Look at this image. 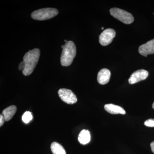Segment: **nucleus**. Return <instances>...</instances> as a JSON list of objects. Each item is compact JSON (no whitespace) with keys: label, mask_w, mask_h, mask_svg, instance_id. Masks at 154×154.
<instances>
[{"label":"nucleus","mask_w":154,"mask_h":154,"mask_svg":"<svg viewBox=\"0 0 154 154\" xmlns=\"http://www.w3.org/2000/svg\"><path fill=\"white\" fill-rule=\"evenodd\" d=\"M25 64L24 62L22 61L19 63V70L22 71H23L24 69H25Z\"/></svg>","instance_id":"16"},{"label":"nucleus","mask_w":154,"mask_h":154,"mask_svg":"<svg viewBox=\"0 0 154 154\" xmlns=\"http://www.w3.org/2000/svg\"><path fill=\"white\" fill-rule=\"evenodd\" d=\"M103 29H104V27H102V30H103Z\"/></svg>","instance_id":"22"},{"label":"nucleus","mask_w":154,"mask_h":154,"mask_svg":"<svg viewBox=\"0 0 154 154\" xmlns=\"http://www.w3.org/2000/svg\"><path fill=\"white\" fill-rule=\"evenodd\" d=\"M149 75L148 72L144 69L138 70L133 73L130 77L128 82L131 85L145 80Z\"/></svg>","instance_id":"7"},{"label":"nucleus","mask_w":154,"mask_h":154,"mask_svg":"<svg viewBox=\"0 0 154 154\" xmlns=\"http://www.w3.org/2000/svg\"><path fill=\"white\" fill-rule=\"evenodd\" d=\"M78 140L82 144L86 145L89 143L91 140L90 131L88 130H82L79 134Z\"/></svg>","instance_id":"11"},{"label":"nucleus","mask_w":154,"mask_h":154,"mask_svg":"<svg viewBox=\"0 0 154 154\" xmlns=\"http://www.w3.org/2000/svg\"><path fill=\"white\" fill-rule=\"evenodd\" d=\"M144 124L146 126L153 127H154V119H149L145 121Z\"/></svg>","instance_id":"15"},{"label":"nucleus","mask_w":154,"mask_h":154,"mask_svg":"<svg viewBox=\"0 0 154 154\" xmlns=\"http://www.w3.org/2000/svg\"><path fill=\"white\" fill-rule=\"evenodd\" d=\"M58 94L61 99L67 104L72 105L75 103L78 100L75 95L69 89L62 88L59 90Z\"/></svg>","instance_id":"5"},{"label":"nucleus","mask_w":154,"mask_h":154,"mask_svg":"<svg viewBox=\"0 0 154 154\" xmlns=\"http://www.w3.org/2000/svg\"><path fill=\"white\" fill-rule=\"evenodd\" d=\"M150 146L151 148L152 151L154 153V141L151 143Z\"/></svg>","instance_id":"18"},{"label":"nucleus","mask_w":154,"mask_h":154,"mask_svg":"<svg viewBox=\"0 0 154 154\" xmlns=\"http://www.w3.org/2000/svg\"><path fill=\"white\" fill-rule=\"evenodd\" d=\"M40 54V50L38 48L29 51L25 54L23 57V61L25 64V69L22 71L23 75L28 76L33 72L38 63Z\"/></svg>","instance_id":"1"},{"label":"nucleus","mask_w":154,"mask_h":154,"mask_svg":"<svg viewBox=\"0 0 154 154\" xmlns=\"http://www.w3.org/2000/svg\"><path fill=\"white\" fill-rule=\"evenodd\" d=\"M64 42H67V41L66 40H64Z\"/></svg>","instance_id":"21"},{"label":"nucleus","mask_w":154,"mask_h":154,"mask_svg":"<svg viewBox=\"0 0 154 154\" xmlns=\"http://www.w3.org/2000/svg\"><path fill=\"white\" fill-rule=\"evenodd\" d=\"M17 110V107L15 105L9 106L3 110L2 115L5 117V121H8L11 120L16 113Z\"/></svg>","instance_id":"12"},{"label":"nucleus","mask_w":154,"mask_h":154,"mask_svg":"<svg viewBox=\"0 0 154 154\" xmlns=\"http://www.w3.org/2000/svg\"><path fill=\"white\" fill-rule=\"evenodd\" d=\"M152 108L154 109V102L152 104Z\"/></svg>","instance_id":"19"},{"label":"nucleus","mask_w":154,"mask_h":154,"mask_svg":"<svg viewBox=\"0 0 154 154\" xmlns=\"http://www.w3.org/2000/svg\"><path fill=\"white\" fill-rule=\"evenodd\" d=\"M115 30L111 28L104 30L99 36V42L102 46L110 44L116 36Z\"/></svg>","instance_id":"6"},{"label":"nucleus","mask_w":154,"mask_h":154,"mask_svg":"<svg viewBox=\"0 0 154 154\" xmlns=\"http://www.w3.org/2000/svg\"><path fill=\"white\" fill-rule=\"evenodd\" d=\"M106 111L112 114H121L125 115L126 112L122 107L112 104H106L104 106Z\"/></svg>","instance_id":"10"},{"label":"nucleus","mask_w":154,"mask_h":154,"mask_svg":"<svg viewBox=\"0 0 154 154\" xmlns=\"http://www.w3.org/2000/svg\"><path fill=\"white\" fill-rule=\"evenodd\" d=\"M111 75L110 71L107 69L100 70L97 75V81L100 85H106L109 82Z\"/></svg>","instance_id":"9"},{"label":"nucleus","mask_w":154,"mask_h":154,"mask_svg":"<svg viewBox=\"0 0 154 154\" xmlns=\"http://www.w3.org/2000/svg\"><path fill=\"white\" fill-rule=\"evenodd\" d=\"M76 54V48L73 42L68 41L66 42L63 48L60 57V63L63 66L71 65Z\"/></svg>","instance_id":"2"},{"label":"nucleus","mask_w":154,"mask_h":154,"mask_svg":"<svg viewBox=\"0 0 154 154\" xmlns=\"http://www.w3.org/2000/svg\"><path fill=\"white\" fill-rule=\"evenodd\" d=\"M64 47V45H61V48H63Z\"/></svg>","instance_id":"20"},{"label":"nucleus","mask_w":154,"mask_h":154,"mask_svg":"<svg viewBox=\"0 0 154 154\" xmlns=\"http://www.w3.org/2000/svg\"><path fill=\"white\" fill-rule=\"evenodd\" d=\"M33 119V115L30 111H26L22 116V120L24 123H28Z\"/></svg>","instance_id":"14"},{"label":"nucleus","mask_w":154,"mask_h":154,"mask_svg":"<svg viewBox=\"0 0 154 154\" xmlns=\"http://www.w3.org/2000/svg\"><path fill=\"white\" fill-rule=\"evenodd\" d=\"M5 121V120L4 116L1 114V115H0V126H2Z\"/></svg>","instance_id":"17"},{"label":"nucleus","mask_w":154,"mask_h":154,"mask_svg":"<svg viewBox=\"0 0 154 154\" xmlns=\"http://www.w3.org/2000/svg\"><path fill=\"white\" fill-rule=\"evenodd\" d=\"M138 51L141 55L147 57L148 54H154V38L140 45Z\"/></svg>","instance_id":"8"},{"label":"nucleus","mask_w":154,"mask_h":154,"mask_svg":"<svg viewBox=\"0 0 154 154\" xmlns=\"http://www.w3.org/2000/svg\"><path fill=\"white\" fill-rule=\"evenodd\" d=\"M58 13L57 9L52 8H45L33 11L31 14V16L34 20L44 21L56 17Z\"/></svg>","instance_id":"3"},{"label":"nucleus","mask_w":154,"mask_h":154,"mask_svg":"<svg viewBox=\"0 0 154 154\" xmlns=\"http://www.w3.org/2000/svg\"><path fill=\"white\" fill-rule=\"evenodd\" d=\"M51 149L53 154H66V152L63 147L56 142L51 143Z\"/></svg>","instance_id":"13"},{"label":"nucleus","mask_w":154,"mask_h":154,"mask_svg":"<svg viewBox=\"0 0 154 154\" xmlns=\"http://www.w3.org/2000/svg\"><path fill=\"white\" fill-rule=\"evenodd\" d=\"M110 15L125 24H131L134 21V18L132 14L124 10L118 8L110 9Z\"/></svg>","instance_id":"4"}]
</instances>
